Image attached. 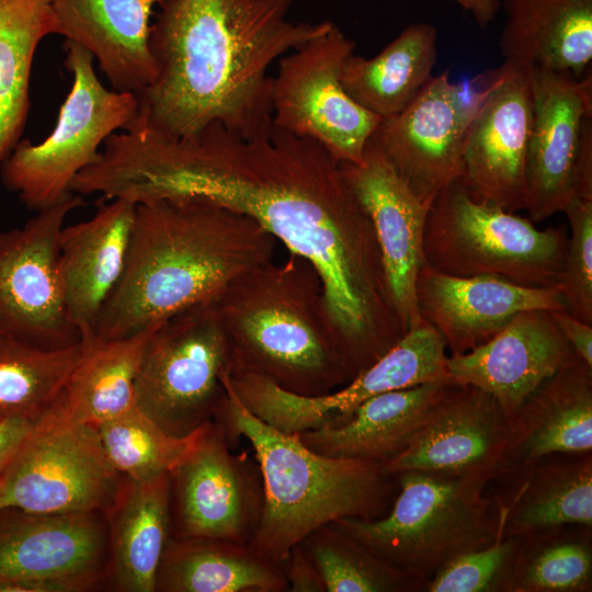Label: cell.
<instances>
[{
    "mask_svg": "<svg viewBox=\"0 0 592 592\" xmlns=\"http://www.w3.org/2000/svg\"><path fill=\"white\" fill-rule=\"evenodd\" d=\"M118 195L136 204L197 198L254 219L318 271L355 375L406 333L391 301L374 226L321 144L276 125L244 136L218 122L173 138L125 134L113 160Z\"/></svg>",
    "mask_w": 592,
    "mask_h": 592,
    "instance_id": "1",
    "label": "cell"
},
{
    "mask_svg": "<svg viewBox=\"0 0 592 592\" xmlns=\"http://www.w3.org/2000/svg\"><path fill=\"white\" fill-rule=\"evenodd\" d=\"M294 1L162 0L149 39L156 77L125 129L180 138L214 122L244 136L271 126L270 66L333 25L289 21Z\"/></svg>",
    "mask_w": 592,
    "mask_h": 592,
    "instance_id": "2",
    "label": "cell"
},
{
    "mask_svg": "<svg viewBox=\"0 0 592 592\" xmlns=\"http://www.w3.org/2000/svg\"><path fill=\"white\" fill-rule=\"evenodd\" d=\"M276 239L251 217L197 198L136 204L123 275L94 334L128 338L197 304L272 260Z\"/></svg>",
    "mask_w": 592,
    "mask_h": 592,
    "instance_id": "3",
    "label": "cell"
},
{
    "mask_svg": "<svg viewBox=\"0 0 592 592\" xmlns=\"http://www.w3.org/2000/svg\"><path fill=\"white\" fill-rule=\"evenodd\" d=\"M226 334L229 375H260L284 390L322 396L354 377L330 315L321 277L305 258L265 261L215 300Z\"/></svg>",
    "mask_w": 592,
    "mask_h": 592,
    "instance_id": "4",
    "label": "cell"
},
{
    "mask_svg": "<svg viewBox=\"0 0 592 592\" xmlns=\"http://www.w3.org/2000/svg\"><path fill=\"white\" fill-rule=\"evenodd\" d=\"M224 377L227 395L215 421L231 448L247 439L259 463L264 506L250 544L283 567L291 548L316 528L338 519L373 521L390 509L398 488L376 462L318 454L298 433H285L251 413Z\"/></svg>",
    "mask_w": 592,
    "mask_h": 592,
    "instance_id": "5",
    "label": "cell"
},
{
    "mask_svg": "<svg viewBox=\"0 0 592 592\" xmlns=\"http://www.w3.org/2000/svg\"><path fill=\"white\" fill-rule=\"evenodd\" d=\"M394 476L398 493L384 516L331 523L424 589L451 561L494 540L499 504L483 494L486 485L421 470Z\"/></svg>",
    "mask_w": 592,
    "mask_h": 592,
    "instance_id": "6",
    "label": "cell"
},
{
    "mask_svg": "<svg viewBox=\"0 0 592 592\" xmlns=\"http://www.w3.org/2000/svg\"><path fill=\"white\" fill-rule=\"evenodd\" d=\"M567 243L566 227L537 229L530 218L474 200L457 179L429 208L423 259L453 276H493L525 287H557Z\"/></svg>",
    "mask_w": 592,
    "mask_h": 592,
    "instance_id": "7",
    "label": "cell"
},
{
    "mask_svg": "<svg viewBox=\"0 0 592 592\" xmlns=\"http://www.w3.org/2000/svg\"><path fill=\"white\" fill-rule=\"evenodd\" d=\"M71 89L53 132L39 144L20 139L1 164L5 187L39 212L71 196L75 178L100 157L99 147L125 129L138 107L134 93L109 90L93 68V56L72 41L64 43Z\"/></svg>",
    "mask_w": 592,
    "mask_h": 592,
    "instance_id": "8",
    "label": "cell"
},
{
    "mask_svg": "<svg viewBox=\"0 0 592 592\" xmlns=\"http://www.w3.org/2000/svg\"><path fill=\"white\" fill-rule=\"evenodd\" d=\"M230 367L215 300L189 307L151 332L136 378V408L167 434L189 436L215 419Z\"/></svg>",
    "mask_w": 592,
    "mask_h": 592,
    "instance_id": "9",
    "label": "cell"
},
{
    "mask_svg": "<svg viewBox=\"0 0 592 592\" xmlns=\"http://www.w3.org/2000/svg\"><path fill=\"white\" fill-rule=\"evenodd\" d=\"M123 478L109 460L96 428L48 409L0 477V508L105 513Z\"/></svg>",
    "mask_w": 592,
    "mask_h": 592,
    "instance_id": "10",
    "label": "cell"
},
{
    "mask_svg": "<svg viewBox=\"0 0 592 592\" xmlns=\"http://www.w3.org/2000/svg\"><path fill=\"white\" fill-rule=\"evenodd\" d=\"M447 357L441 333L421 320L369 367L327 395L293 394L251 373L232 375L229 382L257 418L278 431L300 433L342 423L362 402L376 395L449 380Z\"/></svg>",
    "mask_w": 592,
    "mask_h": 592,
    "instance_id": "11",
    "label": "cell"
},
{
    "mask_svg": "<svg viewBox=\"0 0 592 592\" xmlns=\"http://www.w3.org/2000/svg\"><path fill=\"white\" fill-rule=\"evenodd\" d=\"M355 44L334 24L280 58L272 79V122L321 144L337 160L360 163L382 118L352 100L340 73Z\"/></svg>",
    "mask_w": 592,
    "mask_h": 592,
    "instance_id": "12",
    "label": "cell"
},
{
    "mask_svg": "<svg viewBox=\"0 0 592 592\" xmlns=\"http://www.w3.org/2000/svg\"><path fill=\"white\" fill-rule=\"evenodd\" d=\"M107 555V522L101 511L0 508V592L101 589Z\"/></svg>",
    "mask_w": 592,
    "mask_h": 592,
    "instance_id": "13",
    "label": "cell"
},
{
    "mask_svg": "<svg viewBox=\"0 0 592 592\" xmlns=\"http://www.w3.org/2000/svg\"><path fill=\"white\" fill-rule=\"evenodd\" d=\"M169 482L172 537L253 539L264 506L262 473L255 457L232 453L217 421L200 429Z\"/></svg>",
    "mask_w": 592,
    "mask_h": 592,
    "instance_id": "14",
    "label": "cell"
},
{
    "mask_svg": "<svg viewBox=\"0 0 592 592\" xmlns=\"http://www.w3.org/2000/svg\"><path fill=\"white\" fill-rule=\"evenodd\" d=\"M80 195L37 212L22 227L0 231V337L46 349L80 342L62 298L58 238Z\"/></svg>",
    "mask_w": 592,
    "mask_h": 592,
    "instance_id": "15",
    "label": "cell"
},
{
    "mask_svg": "<svg viewBox=\"0 0 592 592\" xmlns=\"http://www.w3.org/2000/svg\"><path fill=\"white\" fill-rule=\"evenodd\" d=\"M485 91L452 82L447 70L432 76L401 112L382 118L371 136L422 203L431 206L460 178L465 133Z\"/></svg>",
    "mask_w": 592,
    "mask_h": 592,
    "instance_id": "16",
    "label": "cell"
},
{
    "mask_svg": "<svg viewBox=\"0 0 592 592\" xmlns=\"http://www.w3.org/2000/svg\"><path fill=\"white\" fill-rule=\"evenodd\" d=\"M532 67L504 60L491 73L463 143L460 182L476 201L516 213L525 207L532 128Z\"/></svg>",
    "mask_w": 592,
    "mask_h": 592,
    "instance_id": "17",
    "label": "cell"
},
{
    "mask_svg": "<svg viewBox=\"0 0 592 592\" xmlns=\"http://www.w3.org/2000/svg\"><path fill=\"white\" fill-rule=\"evenodd\" d=\"M511 419L493 396L451 382L408 448L383 464L385 474L406 470L488 485L504 467Z\"/></svg>",
    "mask_w": 592,
    "mask_h": 592,
    "instance_id": "18",
    "label": "cell"
},
{
    "mask_svg": "<svg viewBox=\"0 0 592 592\" xmlns=\"http://www.w3.org/2000/svg\"><path fill=\"white\" fill-rule=\"evenodd\" d=\"M532 128L525 161V207L532 221L563 212L573 196L583 121L592 116V80L531 69Z\"/></svg>",
    "mask_w": 592,
    "mask_h": 592,
    "instance_id": "19",
    "label": "cell"
},
{
    "mask_svg": "<svg viewBox=\"0 0 592 592\" xmlns=\"http://www.w3.org/2000/svg\"><path fill=\"white\" fill-rule=\"evenodd\" d=\"M340 168L372 220L391 301L407 332L421 322L415 283L424 263L423 234L430 206L413 194L371 138L362 162L340 161Z\"/></svg>",
    "mask_w": 592,
    "mask_h": 592,
    "instance_id": "20",
    "label": "cell"
},
{
    "mask_svg": "<svg viewBox=\"0 0 592 592\" xmlns=\"http://www.w3.org/2000/svg\"><path fill=\"white\" fill-rule=\"evenodd\" d=\"M578 356L549 310L531 309L476 349L447 357L449 382L490 394L510 419L534 391Z\"/></svg>",
    "mask_w": 592,
    "mask_h": 592,
    "instance_id": "21",
    "label": "cell"
},
{
    "mask_svg": "<svg viewBox=\"0 0 592 592\" xmlns=\"http://www.w3.org/2000/svg\"><path fill=\"white\" fill-rule=\"evenodd\" d=\"M415 295L421 320L441 333L451 355L486 343L522 311L566 310L557 287H525L493 276H453L425 262L417 276Z\"/></svg>",
    "mask_w": 592,
    "mask_h": 592,
    "instance_id": "22",
    "label": "cell"
},
{
    "mask_svg": "<svg viewBox=\"0 0 592 592\" xmlns=\"http://www.w3.org/2000/svg\"><path fill=\"white\" fill-rule=\"evenodd\" d=\"M84 221L62 227L58 276L64 303L80 339L94 334L100 312L119 282L128 253L136 203L110 198Z\"/></svg>",
    "mask_w": 592,
    "mask_h": 592,
    "instance_id": "23",
    "label": "cell"
},
{
    "mask_svg": "<svg viewBox=\"0 0 592 592\" xmlns=\"http://www.w3.org/2000/svg\"><path fill=\"white\" fill-rule=\"evenodd\" d=\"M162 0H52L58 34L87 49L117 92L137 94L156 77L149 39Z\"/></svg>",
    "mask_w": 592,
    "mask_h": 592,
    "instance_id": "24",
    "label": "cell"
},
{
    "mask_svg": "<svg viewBox=\"0 0 592 592\" xmlns=\"http://www.w3.org/2000/svg\"><path fill=\"white\" fill-rule=\"evenodd\" d=\"M585 452H592V366L577 357L544 382L511 418L502 474L546 455Z\"/></svg>",
    "mask_w": 592,
    "mask_h": 592,
    "instance_id": "25",
    "label": "cell"
},
{
    "mask_svg": "<svg viewBox=\"0 0 592 592\" xmlns=\"http://www.w3.org/2000/svg\"><path fill=\"white\" fill-rule=\"evenodd\" d=\"M169 473L146 479L124 477L104 513L109 555L103 588L155 592L157 570L171 537Z\"/></svg>",
    "mask_w": 592,
    "mask_h": 592,
    "instance_id": "26",
    "label": "cell"
},
{
    "mask_svg": "<svg viewBox=\"0 0 592 592\" xmlns=\"http://www.w3.org/2000/svg\"><path fill=\"white\" fill-rule=\"evenodd\" d=\"M451 382H433L376 395L342 423L298 433L311 451L330 457L386 464L403 453Z\"/></svg>",
    "mask_w": 592,
    "mask_h": 592,
    "instance_id": "27",
    "label": "cell"
},
{
    "mask_svg": "<svg viewBox=\"0 0 592 592\" xmlns=\"http://www.w3.org/2000/svg\"><path fill=\"white\" fill-rule=\"evenodd\" d=\"M501 5L504 60L582 78L592 59V0H502Z\"/></svg>",
    "mask_w": 592,
    "mask_h": 592,
    "instance_id": "28",
    "label": "cell"
},
{
    "mask_svg": "<svg viewBox=\"0 0 592 592\" xmlns=\"http://www.w3.org/2000/svg\"><path fill=\"white\" fill-rule=\"evenodd\" d=\"M283 567L250 543L170 537L155 592H284Z\"/></svg>",
    "mask_w": 592,
    "mask_h": 592,
    "instance_id": "29",
    "label": "cell"
},
{
    "mask_svg": "<svg viewBox=\"0 0 592 592\" xmlns=\"http://www.w3.org/2000/svg\"><path fill=\"white\" fill-rule=\"evenodd\" d=\"M509 471L522 480L508 503L498 496L506 506L504 535L524 538L565 525L592 527L591 452L550 454Z\"/></svg>",
    "mask_w": 592,
    "mask_h": 592,
    "instance_id": "30",
    "label": "cell"
},
{
    "mask_svg": "<svg viewBox=\"0 0 592 592\" xmlns=\"http://www.w3.org/2000/svg\"><path fill=\"white\" fill-rule=\"evenodd\" d=\"M155 328L118 340L81 338L79 360L49 409L98 429L136 408V378Z\"/></svg>",
    "mask_w": 592,
    "mask_h": 592,
    "instance_id": "31",
    "label": "cell"
},
{
    "mask_svg": "<svg viewBox=\"0 0 592 592\" xmlns=\"http://www.w3.org/2000/svg\"><path fill=\"white\" fill-rule=\"evenodd\" d=\"M436 56L435 27L413 23L373 58L349 55L341 84L357 104L387 118L401 112L430 80Z\"/></svg>",
    "mask_w": 592,
    "mask_h": 592,
    "instance_id": "32",
    "label": "cell"
},
{
    "mask_svg": "<svg viewBox=\"0 0 592 592\" xmlns=\"http://www.w3.org/2000/svg\"><path fill=\"white\" fill-rule=\"evenodd\" d=\"M52 34V0H0V168L24 130L34 54Z\"/></svg>",
    "mask_w": 592,
    "mask_h": 592,
    "instance_id": "33",
    "label": "cell"
},
{
    "mask_svg": "<svg viewBox=\"0 0 592 592\" xmlns=\"http://www.w3.org/2000/svg\"><path fill=\"white\" fill-rule=\"evenodd\" d=\"M80 353V342L46 349L0 337V422L39 420L56 401Z\"/></svg>",
    "mask_w": 592,
    "mask_h": 592,
    "instance_id": "34",
    "label": "cell"
},
{
    "mask_svg": "<svg viewBox=\"0 0 592 592\" xmlns=\"http://www.w3.org/2000/svg\"><path fill=\"white\" fill-rule=\"evenodd\" d=\"M591 528L565 525L522 538L506 592H590Z\"/></svg>",
    "mask_w": 592,
    "mask_h": 592,
    "instance_id": "35",
    "label": "cell"
},
{
    "mask_svg": "<svg viewBox=\"0 0 592 592\" xmlns=\"http://www.w3.org/2000/svg\"><path fill=\"white\" fill-rule=\"evenodd\" d=\"M301 545L318 568L327 592H424V584L379 558L362 542L329 523Z\"/></svg>",
    "mask_w": 592,
    "mask_h": 592,
    "instance_id": "36",
    "label": "cell"
},
{
    "mask_svg": "<svg viewBox=\"0 0 592 592\" xmlns=\"http://www.w3.org/2000/svg\"><path fill=\"white\" fill-rule=\"evenodd\" d=\"M98 430L113 467L132 479L169 473L189 454L200 432L198 429L185 437L171 436L137 408L103 423Z\"/></svg>",
    "mask_w": 592,
    "mask_h": 592,
    "instance_id": "37",
    "label": "cell"
},
{
    "mask_svg": "<svg viewBox=\"0 0 592 592\" xmlns=\"http://www.w3.org/2000/svg\"><path fill=\"white\" fill-rule=\"evenodd\" d=\"M496 499L499 526L494 540L451 561L426 582L424 592H506L522 538L503 534L506 506L498 496Z\"/></svg>",
    "mask_w": 592,
    "mask_h": 592,
    "instance_id": "38",
    "label": "cell"
},
{
    "mask_svg": "<svg viewBox=\"0 0 592 592\" xmlns=\"http://www.w3.org/2000/svg\"><path fill=\"white\" fill-rule=\"evenodd\" d=\"M570 227L565 270L558 284L566 310L592 326V200L572 196L566 205Z\"/></svg>",
    "mask_w": 592,
    "mask_h": 592,
    "instance_id": "39",
    "label": "cell"
},
{
    "mask_svg": "<svg viewBox=\"0 0 592 592\" xmlns=\"http://www.w3.org/2000/svg\"><path fill=\"white\" fill-rule=\"evenodd\" d=\"M289 592H327L325 581L315 562L301 545L295 544L283 563Z\"/></svg>",
    "mask_w": 592,
    "mask_h": 592,
    "instance_id": "40",
    "label": "cell"
},
{
    "mask_svg": "<svg viewBox=\"0 0 592 592\" xmlns=\"http://www.w3.org/2000/svg\"><path fill=\"white\" fill-rule=\"evenodd\" d=\"M550 317L578 357L592 366V326L567 310H549Z\"/></svg>",
    "mask_w": 592,
    "mask_h": 592,
    "instance_id": "41",
    "label": "cell"
},
{
    "mask_svg": "<svg viewBox=\"0 0 592 592\" xmlns=\"http://www.w3.org/2000/svg\"><path fill=\"white\" fill-rule=\"evenodd\" d=\"M573 196L592 200V116L583 121L574 167Z\"/></svg>",
    "mask_w": 592,
    "mask_h": 592,
    "instance_id": "42",
    "label": "cell"
},
{
    "mask_svg": "<svg viewBox=\"0 0 592 592\" xmlns=\"http://www.w3.org/2000/svg\"><path fill=\"white\" fill-rule=\"evenodd\" d=\"M35 422L8 420L0 422V477L31 432Z\"/></svg>",
    "mask_w": 592,
    "mask_h": 592,
    "instance_id": "43",
    "label": "cell"
},
{
    "mask_svg": "<svg viewBox=\"0 0 592 592\" xmlns=\"http://www.w3.org/2000/svg\"><path fill=\"white\" fill-rule=\"evenodd\" d=\"M469 12L480 27H487L496 20L501 0H453Z\"/></svg>",
    "mask_w": 592,
    "mask_h": 592,
    "instance_id": "44",
    "label": "cell"
}]
</instances>
